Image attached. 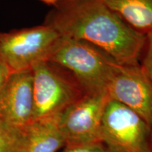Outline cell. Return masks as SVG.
<instances>
[{
    "label": "cell",
    "instance_id": "6da1fadb",
    "mask_svg": "<svg viewBox=\"0 0 152 152\" xmlns=\"http://www.w3.org/2000/svg\"><path fill=\"white\" fill-rule=\"evenodd\" d=\"M44 24L64 39L93 45L122 65L138 64L146 42V35L131 28L102 0L61 1Z\"/></svg>",
    "mask_w": 152,
    "mask_h": 152
},
{
    "label": "cell",
    "instance_id": "7a4b0ae2",
    "mask_svg": "<svg viewBox=\"0 0 152 152\" xmlns=\"http://www.w3.org/2000/svg\"><path fill=\"white\" fill-rule=\"evenodd\" d=\"M49 61L71 73L85 93H107L118 63L85 42L62 38Z\"/></svg>",
    "mask_w": 152,
    "mask_h": 152
},
{
    "label": "cell",
    "instance_id": "3957f363",
    "mask_svg": "<svg viewBox=\"0 0 152 152\" xmlns=\"http://www.w3.org/2000/svg\"><path fill=\"white\" fill-rule=\"evenodd\" d=\"M33 121L55 118L85 94L73 75L54 63L42 61L33 68Z\"/></svg>",
    "mask_w": 152,
    "mask_h": 152
},
{
    "label": "cell",
    "instance_id": "277c9868",
    "mask_svg": "<svg viewBox=\"0 0 152 152\" xmlns=\"http://www.w3.org/2000/svg\"><path fill=\"white\" fill-rule=\"evenodd\" d=\"M62 37L48 25L0 32V64L11 73L32 70L49 61Z\"/></svg>",
    "mask_w": 152,
    "mask_h": 152
},
{
    "label": "cell",
    "instance_id": "5b68a950",
    "mask_svg": "<svg viewBox=\"0 0 152 152\" xmlns=\"http://www.w3.org/2000/svg\"><path fill=\"white\" fill-rule=\"evenodd\" d=\"M99 141L106 152H152V129L132 110L109 99L102 118Z\"/></svg>",
    "mask_w": 152,
    "mask_h": 152
},
{
    "label": "cell",
    "instance_id": "8992f818",
    "mask_svg": "<svg viewBox=\"0 0 152 152\" xmlns=\"http://www.w3.org/2000/svg\"><path fill=\"white\" fill-rule=\"evenodd\" d=\"M109 99L107 93H85L58 115L66 146L99 142L101 122Z\"/></svg>",
    "mask_w": 152,
    "mask_h": 152
},
{
    "label": "cell",
    "instance_id": "52a82bcc",
    "mask_svg": "<svg viewBox=\"0 0 152 152\" xmlns=\"http://www.w3.org/2000/svg\"><path fill=\"white\" fill-rule=\"evenodd\" d=\"M110 99L138 114L152 129V82L140 64H118L107 87Z\"/></svg>",
    "mask_w": 152,
    "mask_h": 152
},
{
    "label": "cell",
    "instance_id": "ba28073f",
    "mask_svg": "<svg viewBox=\"0 0 152 152\" xmlns=\"http://www.w3.org/2000/svg\"><path fill=\"white\" fill-rule=\"evenodd\" d=\"M33 70L11 73L0 90V118L25 127L33 122Z\"/></svg>",
    "mask_w": 152,
    "mask_h": 152
},
{
    "label": "cell",
    "instance_id": "9c48e42d",
    "mask_svg": "<svg viewBox=\"0 0 152 152\" xmlns=\"http://www.w3.org/2000/svg\"><path fill=\"white\" fill-rule=\"evenodd\" d=\"M26 152H56L66 140L55 118L37 120L26 126Z\"/></svg>",
    "mask_w": 152,
    "mask_h": 152
},
{
    "label": "cell",
    "instance_id": "30bf717a",
    "mask_svg": "<svg viewBox=\"0 0 152 152\" xmlns=\"http://www.w3.org/2000/svg\"><path fill=\"white\" fill-rule=\"evenodd\" d=\"M133 29L146 35L152 30V0H102Z\"/></svg>",
    "mask_w": 152,
    "mask_h": 152
},
{
    "label": "cell",
    "instance_id": "8fae6325",
    "mask_svg": "<svg viewBox=\"0 0 152 152\" xmlns=\"http://www.w3.org/2000/svg\"><path fill=\"white\" fill-rule=\"evenodd\" d=\"M0 152H26V126H16L0 118Z\"/></svg>",
    "mask_w": 152,
    "mask_h": 152
},
{
    "label": "cell",
    "instance_id": "7c38bea8",
    "mask_svg": "<svg viewBox=\"0 0 152 152\" xmlns=\"http://www.w3.org/2000/svg\"><path fill=\"white\" fill-rule=\"evenodd\" d=\"M144 50V55L141 66L152 82V30L146 34Z\"/></svg>",
    "mask_w": 152,
    "mask_h": 152
},
{
    "label": "cell",
    "instance_id": "4fadbf2b",
    "mask_svg": "<svg viewBox=\"0 0 152 152\" xmlns=\"http://www.w3.org/2000/svg\"><path fill=\"white\" fill-rule=\"evenodd\" d=\"M62 152H106V151L102 142H95L88 144L66 146Z\"/></svg>",
    "mask_w": 152,
    "mask_h": 152
},
{
    "label": "cell",
    "instance_id": "5bb4252c",
    "mask_svg": "<svg viewBox=\"0 0 152 152\" xmlns=\"http://www.w3.org/2000/svg\"><path fill=\"white\" fill-rule=\"evenodd\" d=\"M11 73V71L7 66L0 64V90L8 80Z\"/></svg>",
    "mask_w": 152,
    "mask_h": 152
},
{
    "label": "cell",
    "instance_id": "9a60e30c",
    "mask_svg": "<svg viewBox=\"0 0 152 152\" xmlns=\"http://www.w3.org/2000/svg\"><path fill=\"white\" fill-rule=\"evenodd\" d=\"M48 6H52L53 7H56L60 3L61 0H39Z\"/></svg>",
    "mask_w": 152,
    "mask_h": 152
},
{
    "label": "cell",
    "instance_id": "2e32d148",
    "mask_svg": "<svg viewBox=\"0 0 152 152\" xmlns=\"http://www.w3.org/2000/svg\"><path fill=\"white\" fill-rule=\"evenodd\" d=\"M73 1V0H61V1Z\"/></svg>",
    "mask_w": 152,
    "mask_h": 152
}]
</instances>
